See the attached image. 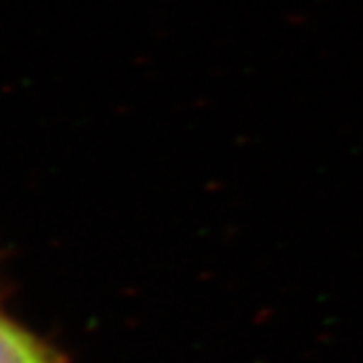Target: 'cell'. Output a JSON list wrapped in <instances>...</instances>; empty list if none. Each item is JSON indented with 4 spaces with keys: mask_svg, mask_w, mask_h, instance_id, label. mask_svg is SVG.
Instances as JSON below:
<instances>
[{
    "mask_svg": "<svg viewBox=\"0 0 363 363\" xmlns=\"http://www.w3.org/2000/svg\"><path fill=\"white\" fill-rule=\"evenodd\" d=\"M0 363H63V359L25 329L0 317Z\"/></svg>",
    "mask_w": 363,
    "mask_h": 363,
    "instance_id": "6da1fadb",
    "label": "cell"
}]
</instances>
